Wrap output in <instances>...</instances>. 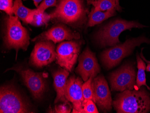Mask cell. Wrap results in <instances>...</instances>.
<instances>
[{"instance_id":"9a60e30c","label":"cell","mask_w":150,"mask_h":113,"mask_svg":"<svg viewBox=\"0 0 150 113\" xmlns=\"http://www.w3.org/2000/svg\"><path fill=\"white\" fill-rule=\"evenodd\" d=\"M69 75V71L65 69L58 70L53 74L54 85L57 93L55 103L59 102L69 103L66 97L65 92Z\"/></svg>"},{"instance_id":"3957f363","label":"cell","mask_w":150,"mask_h":113,"mask_svg":"<svg viewBox=\"0 0 150 113\" xmlns=\"http://www.w3.org/2000/svg\"><path fill=\"white\" fill-rule=\"evenodd\" d=\"M6 30L4 42L8 48L27 50L29 44V34L17 16H9L6 18Z\"/></svg>"},{"instance_id":"44dd1931","label":"cell","mask_w":150,"mask_h":113,"mask_svg":"<svg viewBox=\"0 0 150 113\" xmlns=\"http://www.w3.org/2000/svg\"><path fill=\"white\" fill-rule=\"evenodd\" d=\"M93 78L91 77L85 83L82 84V91L85 99H91L95 103L93 95V90L92 86V82Z\"/></svg>"},{"instance_id":"cb8c5ba5","label":"cell","mask_w":150,"mask_h":113,"mask_svg":"<svg viewBox=\"0 0 150 113\" xmlns=\"http://www.w3.org/2000/svg\"><path fill=\"white\" fill-rule=\"evenodd\" d=\"M57 6V0H44L38 6L37 10L39 12L44 13L45 10L49 7H56Z\"/></svg>"},{"instance_id":"ba28073f","label":"cell","mask_w":150,"mask_h":113,"mask_svg":"<svg viewBox=\"0 0 150 113\" xmlns=\"http://www.w3.org/2000/svg\"><path fill=\"white\" fill-rule=\"evenodd\" d=\"M81 48V44L76 41L61 43L56 49V63L68 71H71L76 63Z\"/></svg>"},{"instance_id":"e0dca14e","label":"cell","mask_w":150,"mask_h":113,"mask_svg":"<svg viewBox=\"0 0 150 113\" xmlns=\"http://www.w3.org/2000/svg\"><path fill=\"white\" fill-rule=\"evenodd\" d=\"M88 5L93 6L96 11H105L115 9L121 11L122 7L120 6L119 0H86Z\"/></svg>"},{"instance_id":"603a6c76","label":"cell","mask_w":150,"mask_h":113,"mask_svg":"<svg viewBox=\"0 0 150 113\" xmlns=\"http://www.w3.org/2000/svg\"><path fill=\"white\" fill-rule=\"evenodd\" d=\"M83 106L84 113H99L94 102L91 99H85L83 102Z\"/></svg>"},{"instance_id":"8fae6325","label":"cell","mask_w":150,"mask_h":113,"mask_svg":"<svg viewBox=\"0 0 150 113\" xmlns=\"http://www.w3.org/2000/svg\"><path fill=\"white\" fill-rule=\"evenodd\" d=\"M76 71L85 82L90 77L94 78L100 72V66L95 54L88 48L86 49L79 57V65Z\"/></svg>"},{"instance_id":"83f0119b","label":"cell","mask_w":150,"mask_h":113,"mask_svg":"<svg viewBox=\"0 0 150 113\" xmlns=\"http://www.w3.org/2000/svg\"><path fill=\"white\" fill-rule=\"evenodd\" d=\"M146 71L150 72V64H149V63H148L147 66H146Z\"/></svg>"},{"instance_id":"5b68a950","label":"cell","mask_w":150,"mask_h":113,"mask_svg":"<svg viewBox=\"0 0 150 113\" xmlns=\"http://www.w3.org/2000/svg\"><path fill=\"white\" fill-rule=\"evenodd\" d=\"M146 26L138 22L128 21L117 19L104 26L97 35L98 42L103 46H113L120 43L119 37L122 32L133 28H142Z\"/></svg>"},{"instance_id":"7c38bea8","label":"cell","mask_w":150,"mask_h":113,"mask_svg":"<svg viewBox=\"0 0 150 113\" xmlns=\"http://www.w3.org/2000/svg\"><path fill=\"white\" fill-rule=\"evenodd\" d=\"M83 82L80 77H70L67 81L65 95L67 99L73 104L72 113H84V99L82 91Z\"/></svg>"},{"instance_id":"7a4b0ae2","label":"cell","mask_w":150,"mask_h":113,"mask_svg":"<svg viewBox=\"0 0 150 113\" xmlns=\"http://www.w3.org/2000/svg\"><path fill=\"white\" fill-rule=\"evenodd\" d=\"M56 7L49 14L50 18H55L67 24H77L82 22L88 12L84 0H59Z\"/></svg>"},{"instance_id":"d4e9b609","label":"cell","mask_w":150,"mask_h":113,"mask_svg":"<svg viewBox=\"0 0 150 113\" xmlns=\"http://www.w3.org/2000/svg\"><path fill=\"white\" fill-rule=\"evenodd\" d=\"M71 105L66 103L56 106L55 107V112L59 113H69L71 111Z\"/></svg>"},{"instance_id":"7402d4cb","label":"cell","mask_w":150,"mask_h":113,"mask_svg":"<svg viewBox=\"0 0 150 113\" xmlns=\"http://www.w3.org/2000/svg\"><path fill=\"white\" fill-rule=\"evenodd\" d=\"M13 0H0V9L9 16H12Z\"/></svg>"},{"instance_id":"d6986e66","label":"cell","mask_w":150,"mask_h":113,"mask_svg":"<svg viewBox=\"0 0 150 113\" xmlns=\"http://www.w3.org/2000/svg\"><path fill=\"white\" fill-rule=\"evenodd\" d=\"M137 61L138 71L136 81V87L138 89H140L141 86H145L150 91V87L146 83V78L145 72L146 69V65L144 60H142L139 55H138L137 56Z\"/></svg>"},{"instance_id":"6da1fadb","label":"cell","mask_w":150,"mask_h":113,"mask_svg":"<svg viewBox=\"0 0 150 113\" xmlns=\"http://www.w3.org/2000/svg\"><path fill=\"white\" fill-rule=\"evenodd\" d=\"M118 113H146L150 111V95L144 88L126 90L112 102Z\"/></svg>"},{"instance_id":"5bb4252c","label":"cell","mask_w":150,"mask_h":113,"mask_svg":"<svg viewBox=\"0 0 150 113\" xmlns=\"http://www.w3.org/2000/svg\"><path fill=\"white\" fill-rule=\"evenodd\" d=\"M80 38V35L77 33L72 32L69 28L64 25L54 26L46 32L40 34L33 39V41H51L54 43L64 40H71Z\"/></svg>"},{"instance_id":"ffe728a7","label":"cell","mask_w":150,"mask_h":113,"mask_svg":"<svg viewBox=\"0 0 150 113\" xmlns=\"http://www.w3.org/2000/svg\"><path fill=\"white\" fill-rule=\"evenodd\" d=\"M51 19L49 14L45 13L39 12L37 11L33 18V21L31 24L36 26H41L44 24H47Z\"/></svg>"},{"instance_id":"30bf717a","label":"cell","mask_w":150,"mask_h":113,"mask_svg":"<svg viewBox=\"0 0 150 113\" xmlns=\"http://www.w3.org/2000/svg\"><path fill=\"white\" fill-rule=\"evenodd\" d=\"M95 103L102 110L110 111L112 101L108 82L103 75L94 77L92 82Z\"/></svg>"},{"instance_id":"8992f818","label":"cell","mask_w":150,"mask_h":113,"mask_svg":"<svg viewBox=\"0 0 150 113\" xmlns=\"http://www.w3.org/2000/svg\"><path fill=\"white\" fill-rule=\"evenodd\" d=\"M1 113H31L28 105L16 91L10 87H2L0 91Z\"/></svg>"},{"instance_id":"4316f807","label":"cell","mask_w":150,"mask_h":113,"mask_svg":"<svg viewBox=\"0 0 150 113\" xmlns=\"http://www.w3.org/2000/svg\"><path fill=\"white\" fill-rule=\"evenodd\" d=\"M140 55L142 58V59H143V60H144L146 62V63H149V64H150V61H148V60H146V59L145 58H144V55H142V51H141Z\"/></svg>"},{"instance_id":"277c9868","label":"cell","mask_w":150,"mask_h":113,"mask_svg":"<svg viewBox=\"0 0 150 113\" xmlns=\"http://www.w3.org/2000/svg\"><path fill=\"white\" fill-rule=\"evenodd\" d=\"M144 43H150V40L144 36L128 39L123 44L116 45L102 53V61L108 69L115 67L122 59L130 55L136 46Z\"/></svg>"},{"instance_id":"4fadbf2b","label":"cell","mask_w":150,"mask_h":113,"mask_svg":"<svg viewBox=\"0 0 150 113\" xmlns=\"http://www.w3.org/2000/svg\"><path fill=\"white\" fill-rule=\"evenodd\" d=\"M24 84L32 93L34 97L39 99L42 97L46 87L45 81L42 73L34 72L29 69L20 70Z\"/></svg>"},{"instance_id":"9c48e42d","label":"cell","mask_w":150,"mask_h":113,"mask_svg":"<svg viewBox=\"0 0 150 113\" xmlns=\"http://www.w3.org/2000/svg\"><path fill=\"white\" fill-rule=\"evenodd\" d=\"M55 47L49 41H40L35 45L31 55V62L36 67H42L55 60Z\"/></svg>"},{"instance_id":"2e32d148","label":"cell","mask_w":150,"mask_h":113,"mask_svg":"<svg viewBox=\"0 0 150 113\" xmlns=\"http://www.w3.org/2000/svg\"><path fill=\"white\" fill-rule=\"evenodd\" d=\"M37 9H30L23 6L22 0H15L13 2V13L27 23H32Z\"/></svg>"},{"instance_id":"484cf974","label":"cell","mask_w":150,"mask_h":113,"mask_svg":"<svg viewBox=\"0 0 150 113\" xmlns=\"http://www.w3.org/2000/svg\"><path fill=\"white\" fill-rule=\"evenodd\" d=\"M23 1H26V0H23ZM34 2V4L35 5L37 8L39 4L43 0H33Z\"/></svg>"},{"instance_id":"ac0fdd59","label":"cell","mask_w":150,"mask_h":113,"mask_svg":"<svg viewBox=\"0 0 150 113\" xmlns=\"http://www.w3.org/2000/svg\"><path fill=\"white\" fill-rule=\"evenodd\" d=\"M115 11L116 10L115 9L108 10L106 11H96L94 10V7H93L88 15V26L92 27L101 23L109 18L114 16L116 14Z\"/></svg>"},{"instance_id":"52a82bcc","label":"cell","mask_w":150,"mask_h":113,"mask_svg":"<svg viewBox=\"0 0 150 113\" xmlns=\"http://www.w3.org/2000/svg\"><path fill=\"white\" fill-rule=\"evenodd\" d=\"M110 79L112 91L122 92L126 90H134L136 83L134 66L130 64L124 65L111 74Z\"/></svg>"}]
</instances>
